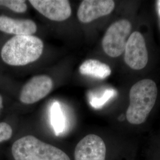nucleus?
Listing matches in <instances>:
<instances>
[{"instance_id": "6", "label": "nucleus", "mask_w": 160, "mask_h": 160, "mask_svg": "<svg viewBox=\"0 0 160 160\" xmlns=\"http://www.w3.org/2000/svg\"><path fill=\"white\" fill-rule=\"evenodd\" d=\"M53 81L46 75L34 76L23 86L20 94V100L26 104L39 102L51 92Z\"/></svg>"}, {"instance_id": "17", "label": "nucleus", "mask_w": 160, "mask_h": 160, "mask_svg": "<svg viewBox=\"0 0 160 160\" xmlns=\"http://www.w3.org/2000/svg\"><path fill=\"white\" fill-rule=\"evenodd\" d=\"M2 106H3V105H2V98L0 96V111H1V109L2 108Z\"/></svg>"}, {"instance_id": "14", "label": "nucleus", "mask_w": 160, "mask_h": 160, "mask_svg": "<svg viewBox=\"0 0 160 160\" xmlns=\"http://www.w3.org/2000/svg\"><path fill=\"white\" fill-rule=\"evenodd\" d=\"M0 6L6 7L17 13H23L28 9L26 1L24 0H0Z\"/></svg>"}, {"instance_id": "10", "label": "nucleus", "mask_w": 160, "mask_h": 160, "mask_svg": "<svg viewBox=\"0 0 160 160\" xmlns=\"http://www.w3.org/2000/svg\"><path fill=\"white\" fill-rule=\"evenodd\" d=\"M0 31L16 36L32 35L36 32L37 26L29 19H15L0 16Z\"/></svg>"}, {"instance_id": "1", "label": "nucleus", "mask_w": 160, "mask_h": 160, "mask_svg": "<svg viewBox=\"0 0 160 160\" xmlns=\"http://www.w3.org/2000/svg\"><path fill=\"white\" fill-rule=\"evenodd\" d=\"M44 45L42 40L32 35L15 36L2 48L1 57L12 66H23L37 61L41 57Z\"/></svg>"}, {"instance_id": "9", "label": "nucleus", "mask_w": 160, "mask_h": 160, "mask_svg": "<svg viewBox=\"0 0 160 160\" xmlns=\"http://www.w3.org/2000/svg\"><path fill=\"white\" fill-rule=\"evenodd\" d=\"M114 6V1L112 0H84L78 7L77 17L81 23H90L110 14Z\"/></svg>"}, {"instance_id": "2", "label": "nucleus", "mask_w": 160, "mask_h": 160, "mask_svg": "<svg viewBox=\"0 0 160 160\" xmlns=\"http://www.w3.org/2000/svg\"><path fill=\"white\" fill-rule=\"evenodd\" d=\"M158 94L154 81L143 79L132 86L129 92L130 103L126 119L132 125H140L147 120L154 106Z\"/></svg>"}, {"instance_id": "4", "label": "nucleus", "mask_w": 160, "mask_h": 160, "mask_svg": "<svg viewBox=\"0 0 160 160\" xmlns=\"http://www.w3.org/2000/svg\"><path fill=\"white\" fill-rule=\"evenodd\" d=\"M131 30V23L127 20H120L113 23L103 37V51L110 57L120 56L125 52Z\"/></svg>"}, {"instance_id": "3", "label": "nucleus", "mask_w": 160, "mask_h": 160, "mask_svg": "<svg viewBox=\"0 0 160 160\" xmlns=\"http://www.w3.org/2000/svg\"><path fill=\"white\" fill-rule=\"evenodd\" d=\"M12 152L15 160H71L61 149L32 135L16 141L12 145Z\"/></svg>"}, {"instance_id": "12", "label": "nucleus", "mask_w": 160, "mask_h": 160, "mask_svg": "<svg viewBox=\"0 0 160 160\" xmlns=\"http://www.w3.org/2000/svg\"><path fill=\"white\" fill-rule=\"evenodd\" d=\"M50 120L52 126L57 136L63 132L65 128V120L60 104L55 102L50 110Z\"/></svg>"}, {"instance_id": "15", "label": "nucleus", "mask_w": 160, "mask_h": 160, "mask_svg": "<svg viewBox=\"0 0 160 160\" xmlns=\"http://www.w3.org/2000/svg\"><path fill=\"white\" fill-rule=\"evenodd\" d=\"M12 135V127L6 122H0V143L10 139Z\"/></svg>"}, {"instance_id": "8", "label": "nucleus", "mask_w": 160, "mask_h": 160, "mask_svg": "<svg viewBox=\"0 0 160 160\" xmlns=\"http://www.w3.org/2000/svg\"><path fill=\"white\" fill-rule=\"evenodd\" d=\"M29 2L40 14L52 21L62 22L71 15V7L67 0H30Z\"/></svg>"}, {"instance_id": "13", "label": "nucleus", "mask_w": 160, "mask_h": 160, "mask_svg": "<svg viewBox=\"0 0 160 160\" xmlns=\"http://www.w3.org/2000/svg\"><path fill=\"white\" fill-rule=\"evenodd\" d=\"M117 95V92L114 89L109 88L106 90L103 94L100 96H96L92 94L90 97V103L95 109H100L109 101L112 98Z\"/></svg>"}, {"instance_id": "11", "label": "nucleus", "mask_w": 160, "mask_h": 160, "mask_svg": "<svg viewBox=\"0 0 160 160\" xmlns=\"http://www.w3.org/2000/svg\"><path fill=\"white\" fill-rule=\"evenodd\" d=\"M79 71L82 75L103 80L112 73L108 65L96 59H88L80 65Z\"/></svg>"}, {"instance_id": "16", "label": "nucleus", "mask_w": 160, "mask_h": 160, "mask_svg": "<svg viewBox=\"0 0 160 160\" xmlns=\"http://www.w3.org/2000/svg\"><path fill=\"white\" fill-rule=\"evenodd\" d=\"M157 10H158L160 17V0L157 1Z\"/></svg>"}, {"instance_id": "7", "label": "nucleus", "mask_w": 160, "mask_h": 160, "mask_svg": "<svg viewBox=\"0 0 160 160\" xmlns=\"http://www.w3.org/2000/svg\"><path fill=\"white\" fill-rule=\"evenodd\" d=\"M106 147L99 136L90 134L83 138L75 148V160H105Z\"/></svg>"}, {"instance_id": "5", "label": "nucleus", "mask_w": 160, "mask_h": 160, "mask_svg": "<svg viewBox=\"0 0 160 160\" xmlns=\"http://www.w3.org/2000/svg\"><path fill=\"white\" fill-rule=\"evenodd\" d=\"M125 61L131 68L139 70L145 68L148 61V53L145 39L139 32L132 33L126 42Z\"/></svg>"}]
</instances>
